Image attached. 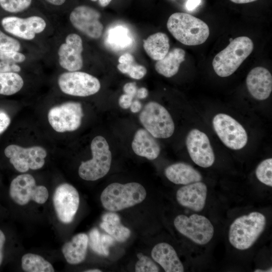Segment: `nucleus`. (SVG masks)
<instances>
[{
	"mask_svg": "<svg viewBox=\"0 0 272 272\" xmlns=\"http://www.w3.org/2000/svg\"><path fill=\"white\" fill-rule=\"evenodd\" d=\"M151 256L166 272H183L184 268L174 248L169 244L161 242L152 249Z\"/></svg>",
	"mask_w": 272,
	"mask_h": 272,
	"instance_id": "obj_20",
	"label": "nucleus"
},
{
	"mask_svg": "<svg viewBox=\"0 0 272 272\" xmlns=\"http://www.w3.org/2000/svg\"><path fill=\"white\" fill-rule=\"evenodd\" d=\"M6 237L4 233L0 230V265L3 258V249L5 242Z\"/></svg>",
	"mask_w": 272,
	"mask_h": 272,
	"instance_id": "obj_43",
	"label": "nucleus"
},
{
	"mask_svg": "<svg viewBox=\"0 0 272 272\" xmlns=\"http://www.w3.org/2000/svg\"><path fill=\"white\" fill-rule=\"evenodd\" d=\"M255 174L258 180L268 186H272V159L268 158L257 166Z\"/></svg>",
	"mask_w": 272,
	"mask_h": 272,
	"instance_id": "obj_32",
	"label": "nucleus"
},
{
	"mask_svg": "<svg viewBox=\"0 0 272 272\" xmlns=\"http://www.w3.org/2000/svg\"><path fill=\"white\" fill-rule=\"evenodd\" d=\"M53 203L58 219L63 223H70L79 208V193L73 185L66 183L61 184L55 190Z\"/></svg>",
	"mask_w": 272,
	"mask_h": 272,
	"instance_id": "obj_16",
	"label": "nucleus"
},
{
	"mask_svg": "<svg viewBox=\"0 0 272 272\" xmlns=\"http://www.w3.org/2000/svg\"><path fill=\"white\" fill-rule=\"evenodd\" d=\"M186 145L193 162L203 168H208L215 162V154L207 135L194 128L187 134Z\"/></svg>",
	"mask_w": 272,
	"mask_h": 272,
	"instance_id": "obj_17",
	"label": "nucleus"
},
{
	"mask_svg": "<svg viewBox=\"0 0 272 272\" xmlns=\"http://www.w3.org/2000/svg\"><path fill=\"white\" fill-rule=\"evenodd\" d=\"M252 40L240 36L232 40L219 52L213 60V67L216 74L227 77L233 74L253 50Z\"/></svg>",
	"mask_w": 272,
	"mask_h": 272,
	"instance_id": "obj_4",
	"label": "nucleus"
},
{
	"mask_svg": "<svg viewBox=\"0 0 272 272\" xmlns=\"http://www.w3.org/2000/svg\"><path fill=\"white\" fill-rule=\"evenodd\" d=\"M10 195L18 205L24 206L31 200L39 204L45 203L48 197L47 189L43 185H37L34 178L30 174L17 176L11 182Z\"/></svg>",
	"mask_w": 272,
	"mask_h": 272,
	"instance_id": "obj_13",
	"label": "nucleus"
},
{
	"mask_svg": "<svg viewBox=\"0 0 272 272\" xmlns=\"http://www.w3.org/2000/svg\"><path fill=\"white\" fill-rule=\"evenodd\" d=\"M83 43L76 33H70L59 44L57 50L59 66L68 72L80 70L83 66Z\"/></svg>",
	"mask_w": 272,
	"mask_h": 272,
	"instance_id": "obj_15",
	"label": "nucleus"
},
{
	"mask_svg": "<svg viewBox=\"0 0 272 272\" xmlns=\"http://www.w3.org/2000/svg\"><path fill=\"white\" fill-rule=\"evenodd\" d=\"M85 272H101L102 271L100 269L94 268V269H88V270H85Z\"/></svg>",
	"mask_w": 272,
	"mask_h": 272,
	"instance_id": "obj_48",
	"label": "nucleus"
},
{
	"mask_svg": "<svg viewBox=\"0 0 272 272\" xmlns=\"http://www.w3.org/2000/svg\"><path fill=\"white\" fill-rule=\"evenodd\" d=\"M185 51L180 48H174L168 51L161 59L157 60L155 68L159 74L170 78L178 72L180 65L184 61Z\"/></svg>",
	"mask_w": 272,
	"mask_h": 272,
	"instance_id": "obj_24",
	"label": "nucleus"
},
{
	"mask_svg": "<svg viewBox=\"0 0 272 272\" xmlns=\"http://www.w3.org/2000/svg\"><path fill=\"white\" fill-rule=\"evenodd\" d=\"M23 45L15 37L6 34L0 30V51H23Z\"/></svg>",
	"mask_w": 272,
	"mask_h": 272,
	"instance_id": "obj_34",
	"label": "nucleus"
},
{
	"mask_svg": "<svg viewBox=\"0 0 272 272\" xmlns=\"http://www.w3.org/2000/svg\"><path fill=\"white\" fill-rule=\"evenodd\" d=\"M88 237L85 233L77 234L62 246V252L66 261L71 264L83 262L86 256Z\"/></svg>",
	"mask_w": 272,
	"mask_h": 272,
	"instance_id": "obj_23",
	"label": "nucleus"
},
{
	"mask_svg": "<svg viewBox=\"0 0 272 272\" xmlns=\"http://www.w3.org/2000/svg\"><path fill=\"white\" fill-rule=\"evenodd\" d=\"M207 191L205 183L195 182L180 187L177 191L176 197L182 207L194 212H200L205 206Z\"/></svg>",
	"mask_w": 272,
	"mask_h": 272,
	"instance_id": "obj_18",
	"label": "nucleus"
},
{
	"mask_svg": "<svg viewBox=\"0 0 272 272\" xmlns=\"http://www.w3.org/2000/svg\"><path fill=\"white\" fill-rule=\"evenodd\" d=\"M112 0H99V3L102 7L108 6Z\"/></svg>",
	"mask_w": 272,
	"mask_h": 272,
	"instance_id": "obj_47",
	"label": "nucleus"
},
{
	"mask_svg": "<svg viewBox=\"0 0 272 272\" xmlns=\"http://www.w3.org/2000/svg\"><path fill=\"white\" fill-rule=\"evenodd\" d=\"M4 154L15 169L22 173L41 168L47 156L46 150L41 146L24 148L16 144L7 146Z\"/></svg>",
	"mask_w": 272,
	"mask_h": 272,
	"instance_id": "obj_9",
	"label": "nucleus"
},
{
	"mask_svg": "<svg viewBox=\"0 0 272 272\" xmlns=\"http://www.w3.org/2000/svg\"><path fill=\"white\" fill-rule=\"evenodd\" d=\"M213 125L220 140L228 148L238 150L246 146L248 141L246 130L231 116L225 113L216 115Z\"/></svg>",
	"mask_w": 272,
	"mask_h": 272,
	"instance_id": "obj_12",
	"label": "nucleus"
},
{
	"mask_svg": "<svg viewBox=\"0 0 272 272\" xmlns=\"http://www.w3.org/2000/svg\"><path fill=\"white\" fill-rule=\"evenodd\" d=\"M106 42L113 49L122 50L131 45L132 38L126 27L118 25L107 31Z\"/></svg>",
	"mask_w": 272,
	"mask_h": 272,
	"instance_id": "obj_27",
	"label": "nucleus"
},
{
	"mask_svg": "<svg viewBox=\"0 0 272 272\" xmlns=\"http://www.w3.org/2000/svg\"><path fill=\"white\" fill-rule=\"evenodd\" d=\"M28 57L23 51H0V60L8 61L18 63H23L27 61Z\"/></svg>",
	"mask_w": 272,
	"mask_h": 272,
	"instance_id": "obj_36",
	"label": "nucleus"
},
{
	"mask_svg": "<svg viewBox=\"0 0 272 272\" xmlns=\"http://www.w3.org/2000/svg\"><path fill=\"white\" fill-rule=\"evenodd\" d=\"M167 27L181 43L194 46L203 43L210 35L208 25L201 20L184 13H175L169 18Z\"/></svg>",
	"mask_w": 272,
	"mask_h": 272,
	"instance_id": "obj_1",
	"label": "nucleus"
},
{
	"mask_svg": "<svg viewBox=\"0 0 272 272\" xmlns=\"http://www.w3.org/2000/svg\"><path fill=\"white\" fill-rule=\"evenodd\" d=\"M102 219L100 227L117 241L123 242L129 237L130 230L121 224L120 217L116 213H107Z\"/></svg>",
	"mask_w": 272,
	"mask_h": 272,
	"instance_id": "obj_26",
	"label": "nucleus"
},
{
	"mask_svg": "<svg viewBox=\"0 0 272 272\" xmlns=\"http://www.w3.org/2000/svg\"><path fill=\"white\" fill-rule=\"evenodd\" d=\"M143 47L148 56L157 61L162 59L168 52L169 39L165 33H156L144 41Z\"/></svg>",
	"mask_w": 272,
	"mask_h": 272,
	"instance_id": "obj_25",
	"label": "nucleus"
},
{
	"mask_svg": "<svg viewBox=\"0 0 272 272\" xmlns=\"http://www.w3.org/2000/svg\"><path fill=\"white\" fill-rule=\"evenodd\" d=\"M148 91L146 88L142 87L137 89L136 96L138 98L144 99L148 96Z\"/></svg>",
	"mask_w": 272,
	"mask_h": 272,
	"instance_id": "obj_44",
	"label": "nucleus"
},
{
	"mask_svg": "<svg viewBox=\"0 0 272 272\" xmlns=\"http://www.w3.org/2000/svg\"><path fill=\"white\" fill-rule=\"evenodd\" d=\"M131 147L135 154L150 160L156 159L161 151L156 138L144 128L139 129L135 132Z\"/></svg>",
	"mask_w": 272,
	"mask_h": 272,
	"instance_id": "obj_21",
	"label": "nucleus"
},
{
	"mask_svg": "<svg viewBox=\"0 0 272 272\" xmlns=\"http://www.w3.org/2000/svg\"><path fill=\"white\" fill-rule=\"evenodd\" d=\"M32 0H0V6L11 13H18L28 9Z\"/></svg>",
	"mask_w": 272,
	"mask_h": 272,
	"instance_id": "obj_33",
	"label": "nucleus"
},
{
	"mask_svg": "<svg viewBox=\"0 0 272 272\" xmlns=\"http://www.w3.org/2000/svg\"><path fill=\"white\" fill-rule=\"evenodd\" d=\"M21 63L13 62L0 60V73H19L23 70Z\"/></svg>",
	"mask_w": 272,
	"mask_h": 272,
	"instance_id": "obj_37",
	"label": "nucleus"
},
{
	"mask_svg": "<svg viewBox=\"0 0 272 272\" xmlns=\"http://www.w3.org/2000/svg\"><path fill=\"white\" fill-rule=\"evenodd\" d=\"M22 267L26 272H53L52 264L42 256L33 253L24 255L21 260Z\"/></svg>",
	"mask_w": 272,
	"mask_h": 272,
	"instance_id": "obj_30",
	"label": "nucleus"
},
{
	"mask_svg": "<svg viewBox=\"0 0 272 272\" xmlns=\"http://www.w3.org/2000/svg\"><path fill=\"white\" fill-rule=\"evenodd\" d=\"M100 13L87 6H79L71 12L69 20L72 25L87 37L97 39L102 34L103 26L100 21Z\"/></svg>",
	"mask_w": 272,
	"mask_h": 272,
	"instance_id": "obj_14",
	"label": "nucleus"
},
{
	"mask_svg": "<svg viewBox=\"0 0 272 272\" xmlns=\"http://www.w3.org/2000/svg\"><path fill=\"white\" fill-rule=\"evenodd\" d=\"M49 4L56 6L62 5L66 0H45Z\"/></svg>",
	"mask_w": 272,
	"mask_h": 272,
	"instance_id": "obj_45",
	"label": "nucleus"
},
{
	"mask_svg": "<svg viewBox=\"0 0 272 272\" xmlns=\"http://www.w3.org/2000/svg\"><path fill=\"white\" fill-rule=\"evenodd\" d=\"M118 70L123 74H127L130 78L140 80L147 73L146 68L137 64L133 56L130 53H125L121 55L118 59Z\"/></svg>",
	"mask_w": 272,
	"mask_h": 272,
	"instance_id": "obj_28",
	"label": "nucleus"
},
{
	"mask_svg": "<svg viewBox=\"0 0 272 272\" xmlns=\"http://www.w3.org/2000/svg\"><path fill=\"white\" fill-rule=\"evenodd\" d=\"M176 229L182 235L198 245H205L212 239L214 228L206 217L196 214L189 216H177L174 220Z\"/></svg>",
	"mask_w": 272,
	"mask_h": 272,
	"instance_id": "obj_8",
	"label": "nucleus"
},
{
	"mask_svg": "<svg viewBox=\"0 0 272 272\" xmlns=\"http://www.w3.org/2000/svg\"><path fill=\"white\" fill-rule=\"evenodd\" d=\"M139 260L135 265L137 272H158L159 268L154 261L149 256L142 253L137 254Z\"/></svg>",
	"mask_w": 272,
	"mask_h": 272,
	"instance_id": "obj_35",
	"label": "nucleus"
},
{
	"mask_svg": "<svg viewBox=\"0 0 272 272\" xmlns=\"http://www.w3.org/2000/svg\"><path fill=\"white\" fill-rule=\"evenodd\" d=\"M88 243L92 249L100 255H109V247L114 243L113 238L110 235L101 234L97 228L89 233Z\"/></svg>",
	"mask_w": 272,
	"mask_h": 272,
	"instance_id": "obj_31",
	"label": "nucleus"
},
{
	"mask_svg": "<svg viewBox=\"0 0 272 272\" xmlns=\"http://www.w3.org/2000/svg\"><path fill=\"white\" fill-rule=\"evenodd\" d=\"M11 118L5 111L0 109V134L5 132L10 126Z\"/></svg>",
	"mask_w": 272,
	"mask_h": 272,
	"instance_id": "obj_38",
	"label": "nucleus"
},
{
	"mask_svg": "<svg viewBox=\"0 0 272 272\" xmlns=\"http://www.w3.org/2000/svg\"><path fill=\"white\" fill-rule=\"evenodd\" d=\"M247 89L251 95L258 100L269 97L272 91V76L269 71L262 66L252 69L246 79Z\"/></svg>",
	"mask_w": 272,
	"mask_h": 272,
	"instance_id": "obj_19",
	"label": "nucleus"
},
{
	"mask_svg": "<svg viewBox=\"0 0 272 272\" xmlns=\"http://www.w3.org/2000/svg\"><path fill=\"white\" fill-rule=\"evenodd\" d=\"M201 0H188L186 3V8L188 11H191L197 7Z\"/></svg>",
	"mask_w": 272,
	"mask_h": 272,
	"instance_id": "obj_41",
	"label": "nucleus"
},
{
	"mask_svg": "<svg viewBox=\"0 0 272 272\" xmlns=\"http://www.w3.org/2000/svg\"><path fill=\"white\" fill-rule=\"evenodd\" d=\"M232 2L236 4H246L248 3H251L256 0H230Z\"/></svg>",
	"mask_w": 272,
	"mask_h": 272,
	"instance_id": "obj_46",
	"label": "nucleus"
},
{
	"mask_svg": "<svg viewBox=\"0 0 272 272\" xmlns=\"http://www.w3.org/2000/svg\"><path fill=\"white\" fill-rule=\"evenodd\" d=\"M266 224L265 216L258 212H252L236 218L229 228L230 243L238 250L249 248L262 233Z\"/></svg>",
	"mask_w": 272,
	"mask_h": 272,
	"instance_id": "obj_2",
	"label": "nucleus"
},
{
	"mask_svg": "<svg viewBox=\"0 0 272 272\" xmlns=\"http://www.w3.org/2000/svg\"><path fill=\"white\" fill-rule=\"evenodd\" d=\"M167 178L176 184L186 185L200 181L201 174L191 165L183 162H178L167 167L164 171Z\"/></svg>",
	"mask_w": 272,
	"mask_h": 272,
	"instance_id": "obj_22",
	"label": "nucleus"
},
{
	"mask_svg": "<svg viewBox=\"0 0 272 272\" xmlns=\"http://www.w3.org/2000/svg\"><path fill=\"white\" fill-rule=\"evenodd\" d=\"M124 93L132 98L136 95L137 87L134 82H130L125 84L123 86Z\"/></svg>",
	"mask_w": 272,
	"mask_h": 272,
	"instance_id": "obj_40",
	"label": "nucleus"
},
{
	"mask_svg": "<svg viewBox=\"0 0 272 272\" xmlns=\"http://www.w3.org/2000/svg\"><path fill=\"white\" fill-rule=\"evenodd\" d=\"M24 84L23 78L19 73H0V95H14L23 88Z\"/></svg>",
	"mask_w": 272,
	"mask_h": 272,
	"instance_id": "obj_29",
	"label": "nucleus"
},
{
	"mask_svg": "<svg viewBox=\"0 0 272 272\" xmlns=\"http://www.w3.org/2000/svg\"><path fill=\"white\" fill-rule=\"evenodd\" d=\"M129 108L132 112L137 113L141 109L142 104L139 100H136L132 102Z\"/></svg>",
	"mask_w": 272,
	"mask_h": 272,
	"instance_id": "obj_42",
	"label": "nucleus"
},
{
	"mask_svg": "<svg viewBox=\"0 0 272 272\" xmlns=\"http://www.w3.org/2000/svg\"><path fill=\"white\" fill-rule=\"evenodd\" d=\"M92 158L82 162L78 173L85 180L95 181L105 176L109 172L112 154L106 139L101 135L95 137L91 143Z\"/></svg>",
	"mask_w": 272,
	"mask_h": 272,
	"instance_id": "obj_5",
	"label": "nucleus"
},
{
	"mask_svg": "<svg viewBox=\"0 0 272 272\" xmlns=\"http://www.w3.org/2000/svg\"><path fill=\"white\" fill-rule=\"evenodd\" d=\"M91 1H93V2H96V1H98V0H91Z\"/></svg>",
	"mask_w": 272,
	"mask_h": 272,
	"instance_id": "obj_49",
	"label": "nucleus"
},
{
	"mask_svg": "<svg viewBox=\"0 0 272 272\" xmlns=\"http://www.w3.org/2000/svg\"><path fill=\"white\" fill-rule=\"evenodd\" d=\"M147 192L144 187L137 182L126 184L112 183L102 192L100 200L103 207L110 212H117L142 202Z\"/></svg>",
	"mask_w": 272,
	"mask_h": 272,
	"instance_id": "obj_3",
	"label": "nucleus"
},
{
	"mask_svg": "<svg viewBox=\"0 0 272 272\" xmlns=\"http://www.w3.org/2000/svg\"><path fill=\"white\" fill-rule=\"evenodd\" d=\"M57 84L62 93L78 97L94 95L101 88L100 81L97 78L79 71L61 73L58 77Z\"/></svg>",
	"mask_w": 272,
	"mask_h": 272,
	"instance_id": "obj_10",
	"label": "nucleus"
},
{
	"mask_svg": "<svg viewBox=\"0 0 272 272\" xmlns=\"http://www.w3.org/2000/svg\"><path fill=\"white\" fill-rule=\"evenodd\" d=\"M4 30L17 39L31 42L44 33L47 28V22L38 15L23 18L15 16H7L1 20Z\"/></svg>",
	"mask_w": 272,
	"mask_h": 272,
	"instance_id": "obj_7",
	"label": "nucleus"
},
{
	"mask_svg": "<svg viewBox=\"0 0 272 272\" xmlns=\"http://www.w3.org/2000/svg\"><path fill=\"white\" fill-rule=\"evenodd\" d=\"M84 116L82 105L69 101L50 108L47 114L48 122L57 132L75 131L81 126Z\"/></svg>",
	"mask_w": 272,
	"mask_h": 272,
	"instance_id": "obj_11",
	"label": "nucleus"
},
{
	"mask_svg": "<svg viewBox=\"0 0 272 272\" xmlns=\"http://www.w3.org/2000/svg\"><path fill=\"white\" fill-rule=\"evenodd\" d=\"M132 97L124 93L119 99V105L123 109H127L130 107L132 102Z\"/></svg>",
	"mask_w": 272,
	"mask_h": 272,
	"instance_id": "obj_39",
	"label": "nucleus"
},
{
	"mask_svg": "<svg viewBox=\"0 0 272 272\" xmlns=\"http://www.w3.org/2000/svg\"><path fill=\"white\" fill-rule=\"evenodd\" d=\"M139 119L145 129L155 138L167 139L174 133L175 125L170 114L158 102L147 103L140 114Z\"/></svg>",
	"mask_w": 272,
	"mask_h": 272,
	"instance_id": "obj_6",
	"label": "nucleus"
}]
</instances>
